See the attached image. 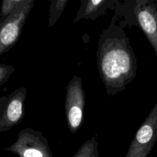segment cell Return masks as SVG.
Wrapping results in <instances>:
<instances>
[{
    "mask_svg": "<svg viewBox=\"0 0 157 157\" xmlns=\"http://www.w3.org/2000/svg\"><path fill=\"white\" fill-rule=\"evenodd\" d=\"M68 0H52L49 8L48 27L52 28L56 24L61 15H62Z\"/></svg>",
    "mask_w": 157,
    "mask_h": 157,
    "instance_id": "10",
    "label": "cell"
},
{
    "mask_svg": "<svg viewBox=\"0 0 157 157\" xmlns=\"http://www.w3.org/2000/svg\"><path fill=\"white\" fill-rule=\"evenodd\" d=\"M72 157H99L98 141L96 136L84 142Z\"/></svg>",
    "mask_w": 157,
    "mask_h": 157,
    "instance_id": "9",
    "label": "cell"
},
{
    "mask_svg": "<svg viewBox=\"0 0 157 157\" xmlns=\"http://www.w3.org/2000/svg\"><path fill=\"white\" fill-rule=\"evenodd\" d=\"M28 2L29 0H4L2 2L0 18H6L15 13Z\"/></svg>",
    "mask_w": 157,
    "mask_h": 157,
    "instance_id": "11",
    "label": "cell"
},
{
    "mask_svg": "<svg viewBox=\"0 0 157 157\" xmlns=\"http://www.w3.org/2000/svg\"><path fill=\"white\" fill-rule=\"evenodd\" d=\"M85 107V92L82 80L75 75L66 87L65 117L67 127L71 133H75L81 128L84 121Z\"/></svg>",
    "mask_w": 157,
    "mask_h": 157,
    "instance_id": "2",
    "label": "cell"
},
{
    "mask_svg": "<svg viewBox=\"0 0 157 157\" xmlns=\"http://www.w3.org/2000/svg\"><path fill=\"white\" fill-rule=\"evenodd\" d=\"M97 64L106 93L110 97L124 91L136 75V57L116 13L98 40Z\"/></svg>",
    "mask_w": 157,
    "mask_h": 157,
    "instance_id": "1",
    "label": "cell"
},
{
    "mask_svg": "<svg viewBox=\"0 0 157 157\" xmlns=\"http://www.w3.org/2000/svg\"><path fill=\"white\" fill-rule=\"evenodd\" d=\"M34 4L35 0H29L15 13L0 18V56L9 52L18 41Z\"/></svg>",
    "mask_w": 157,
    "mask_h": 157,
    "instance_id": "4",
    "label": "cell"
},
{
    "mask_svg": "<svg viewBox=\"0 0 157 157\" xmlns=\"http://www.w3.org/2000/svg\"><path fill=\"white\" fill-rule=\"evenodd\" d=\"M120 2L116 0H81V7L74 19V23L81 19L95 21L107 9L116 7Z\"/></svg>",
    "mask_w": 157,
    "mask_h": 157,
    "instance_id": "8",
    "label": "cell"
},
{
    "mask_svg": "<svg viewBox=\"0 0 157 157\" xmlns=\"http://www.w3.org/2000/svg\"><path fill=\"white\" fill-rule=\"evenodd\" d=\"M27 90L21 87L8 96V101L0 117V133L6 132L18 125L25 116V101Z\"/></svg>",
    "mask_w": 157,
    "mask_h": 157,
    "instance_id": "7",
    "label": "cell"
},
{
    "mask_svg": "<svg viewBox=\"0 0 157 157\" xmlns=\"http://www.w3.org/2000/svg\"><path fill=\"white\" fill-rule=\"evenodd\" d=\"M133 12L136 24L145 34L157 57V3L156 0L135 1Z\"/></svg>",
    "mask_w": 157,
    "mask_h": 157,
    "instance_id": "6",
    "label": "cell"
},
{
    "mask_svg": "<svg viewBox=\"0 0 157 157\" xmlns=\"http://www.w3.org/2000/svg\"><path fill=\"white\" fill-rule=\"evenodd\" d=\"M157 141V102L135 134L125 157H148Z\"/></svg>",
    "mask_w": 157,
    "mask_h": 157,
    "instance_id": "5",
    "label": "cell"
},
{
    "mask_svg": "<svg viewBox=\"0 0 157 157\" xmlns=\"http://www.w3.org/2000/svg\"><path fill=\"white\" fill-rule=\"evenodd\" d=\"M5 150L18 157H53L48 142L42 133L29 127L21 130L16 141Z\"/></svg>",
    "mask_w": 157,
    "mask_h": 157,
    "instance_id": "3",
    "label": "cell"
},
{
    "mask_svg": "<svg viewBox=\"0 0 157 157\" xmlns=\"http://www.w3.org/2000/svg\"><path fill=\"white\" fill-rule=\"evenodd\" d=\"M15 68L9 64H0V87L9 81V78L15 72Z\"/></svg>",
    "mask_w": 157,
    "mask_h": 157,
    "instance_id": "12",
    "label": "cell"
},
{
    "mask_svg": "<svg viewBox=\"0 0 157 157\" xmlns=\"http://www.w3.org/2000/svg\"><path fill=\"white\" fill-rule=\"evenodd\" d=\"M8 101V97H2L0 98V117L2 115L3 111H4V109L6 107V103Z\"/></svg>",
    "mask_w": 157,
    "mask_h": 157,
    "instance_id": "13",
    "label": "cell"
},
{
    "mask_svg": "<svg viewBox=\"0 0 157 157\" xmlns=\"http://www.w3.org/2000/svg\"><path fill=\"white\" fill-rule=\"evenodd\" d=\"M156 3H157V0H156Z\"/></svg>",
    "mask_w": 157,
    "mask_h": 157,
    "instance_id": "14",
    "label": "cell"
}]
</instances>
